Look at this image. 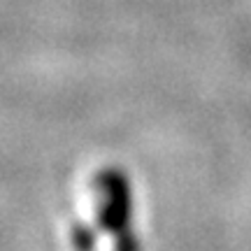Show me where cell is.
Returning a JSON list of instances; mask_svg holds the SVG:
<instances>
[{
	"label": "cell",
	"mask_w": 251,
	"mask_h": 251,
	"mask_svg": "<svg viewBox=\"0 0 251 251\" xmlns=\"http://www.w3.org/2000/svg\"><path fill=\"white\" fill-rule=\"evenodd\" d=\"M98 198V228L114 240V251H142L133 226V188L124 170L105 168L93 179Z\"/></svg>",
	"instance_id": "obj_1"
},
{
	"label": "cell",
	"mask_w": 251,
	"mask_h": 251,
	"mask_svg": "<svg viewBox=\"0 0 251 251\" xmlns=\"http://www.w3.org/2000/svg\"><path fill=\"white\" fill-rule=\"evenodd\" d=\"M72 244L77 247V251H93V247H96L93 228L84 224H75L72 226Z\"/></svg>",
	"instance_id": "obj_2"
}]
</instances>
